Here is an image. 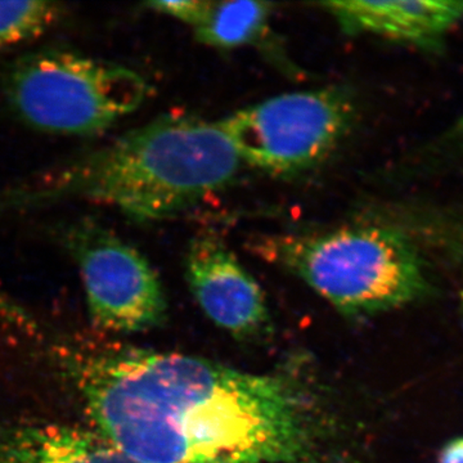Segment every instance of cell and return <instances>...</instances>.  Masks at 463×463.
Masks as SVG:
<instances>
[{
  "mask_svg": "<svg viewBox=\"0 0 463 463\" xmlns=\"http://www.w3.org/2000/svg\"><path fill=\"white\" fill-rule=\"evenodd\" d=\"M57 350L99 438L136 461L318 463L315 403L288 377L175 353Z\"/></svg>",
  "mask_w": 463,
  "mask_h": 463,
  "instance_id": "6da1fadb",
  "label": "cell"
},
{
  "mask_svg": "<svg viewBox=\"0 0 463 463\" xmlns=\"http://www.w3.org/2000/svg\"><path fill=\"white\" fill-rule=\"evenodd\" d=\"M241 165L221 121L163 115L0 191V214L80 200L114 207L137 223L164 221L224 190Z\"/></svg>",
  "mask_w": 463,
  "mask_h": 463,
  "instance_id": "7a4b0ae2",
  "label": "cell"
},
{
  "mask_svg": "<svg viewBox=\"0 0 463 463\" xmlns=\"http://www.w3.org/2000/svg\"><path fill=\"white\" fill-rule=\"evenodd\" d=\"M251 249L264 260L297 276L349 317L398 309L428 289L422 260L412 241L386 225L268 234L252 241Z\"/></svg>",
  "mask_w": 463,
  "mask_h": 463,
  "instance_id": "3957f363",
  "label": "cell"
},
{
  "mask_svg": "<svg viewBox=\"0 0 463 463\" xmlns=\"http://www.w3.org/2000/svg\"><path fill=\"white\" fill-rule=\"evenodd\" d=\"M5 102L18 120L41 132L94 136L139 109L147 83L118 63L48 48L23 54L2 72Z\"/></svg>",
  "mask_w": 463,
  "mask_h": 463,
  "instance_id": "277c9868",
  "label": "cell"
},
{
  "mask_svg": "<svg viewBox=\"0 0 463 463\" xmlns=\"http://www.w3.org/2000/svg\"><path fill=\"white\" fill-rule=\"evenodd\" d=\"M355 99L340 85L279 94L221 120L242 163L274 175L318 166L350 132Z\"/></svg>",
  "mask_w": 463,
  "mask_h": 463,
  "instance_id": "5b68a950",
  "label": "cell"
},
{
  "mask_svg": "<svg viewBox=\"0 0 463 463\" xmlns=\"http://www.w3.org/2000/svg\"><path fill=\"white\" fill-rule=\"evenodd\" d=\"M62 237L99 327L138 332L163 321L166 306L160 279L138 250L90 219L69 225Z\"/></svg>",
  "mask_w": 463,
  "mask_h": 463,
  "instance_id": "8992f818",
  "label": "cell"
},
{
  "mask_svg": "<svg viewBox=\"0 0 463 463\" xmlns=\"http://www.w3.org/2000/svg\"><path fill=\"white\" fill-rule=\"evenodd\" d=\"M192 294L207 318L237 337L257 336L268 323L260 286L213 234L194 237L185 257Z\"/></svg>",
  "mask_w": 463,
  "mask_h": 463,
  "instance_id": "52a82bcc",
  "label": "cell"
},
{
  "mask_svg": "<svg viewBox=\"0 0 463 463\" xmlns=\"http://www.w3.org/2000/svg\"><path fill=\"white\" fill-rule=\"evenodd\" d=\"M347 33H373L419 48L441 44L463 18V2L392 0L323 3Z\"/></svg>",
  "mask_w": 463,
  "mask_h": 463,
  "instance_id": "ba28073f",
  "label": "cell"
},
{
  "mask_svg": "<svg viewBox=\"0 0 463 463\" xmlns=\"http://www.w3.org/2000/svg\"><path fill=\"white\" fill-rule=\"evenodd\" d=\"M0 463H141L99 437L58 426L0 428Z\"/></svg>",
  "mask_w": 463,
  "mask_h": 463,
  "instance_id": "9c48e42d",
  "label": "cell"
},
{
  "mask_svg": "<svg viewBox=\"0 0 463 463\" xmlns=\"http://www.w3.org/2000/svg\"><path fill=\"white\" fill-rule=\"evenodd\" d=\"M272 5L265 2H206L192 29L200 42L232 50L260 44L269 33Z\"/></svg>",
  "mask_w": 463,
  "mask_h": 463,
  "instance_id": "30bf717a",
  "label": "cell"
},
{
  "mask_svg": "<svg viewBox=\"0 0 463 463\" xmlns=\"http://www.w3.org/2000/svg\"><path fill=\"white\" fill-rule=\"evenodd\" d=\"M63 14L60 3L0 2V50L32 42L48 32Z\"/></svg>",
  "mask_w": 463,
  "mask_h": 463,
  "instance_id": "8fae6325",
  "label": "cell"
},
{
  "mask_svg": "<svg viewBox=\"0 0 463 463\" xmlns=\"http://www.w3.org/2000/svg\"><path fill=\"white\" fill-rule=\"evenodd\" d=\"M439 463H463V438L455 439L443 448Z\"/></svg>",
  "mask_w": 463,
  "mask_h": 463,
  "instance_id": "7c38bea8",
  "label": "cell"
},
{
  "mask_svg": "<svg viewBox=\"0 0 463 463\" xmlns=\"http://www.w3.org/2000/svg\"><path fill=\"white\" fill-rule=\"evenodd\" d=\"M450 138H452L453 143L458 145L463 151V114L455 124V127H453V130L450 132Z\"/></svg>",
  "mask_w": 463,
  "mask_h": 463,
  "instance_id": "4fadbf2b",
  "label": "cell"
},
{
  "mask_svg": "<svg viewBox=\"0 0 463 463\" xmlns=\"http://www.w3.org/2000/svg\"><path fill=\"white\" fill-rule=\"evenodd\" d=\"M459 298H461V301L463 304V277H462L461 291H459Z\"/></svg>",
  "mask_w": 463,
  "mask_h": 463,
  "instance_id": "5bb4252c",
  "label": "cell"
}]
</instances>
